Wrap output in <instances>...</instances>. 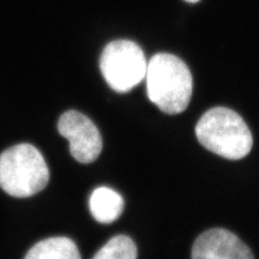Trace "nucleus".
I'll return each instance as SVG.
<instances>
[{
    "instance_id": "nucleus-3",
    "label": "nucleus",
    "mask_w": 259,
    "mask_h": 259,
    "mask_svg": "<svg viewBox=\"0 0 259 259\" xmlns=\"http://www.w3.org/2000/svg\"><path fill=\"white\" fill-rule=\"evenodd\" d=\"M47 162L35 146L19 144L0 155V187L15 198H28L46 188Z\"/></svg>"
},
{
    "instance_id": "nucleus-5",
    "label": "nucleus",
    "mask_w": 259,
    "mask_h": 259,
    "mask_svg": "<svg viewBox=\"0 0 259 259\" xmlns=\"http://www.w3.org/2000/svg\"><path fill=\"white\" fill-rule=\"evenodd\" d=\"M58 128L60 134L69 142L71 156L80 163H92L101 155L102 135L83 113L76 110L64 112L59 120Z\"/></svg>"
},
{
    "instance_id": "nucleus-7",
    "label": "nucleus",
    "mask_w": 259,
    "mask_h": 259,
    "mask_svg": "<svg viewBox=\"0 0 259 259\" xmlns=\"http://www.w3.org/2000/svg\"><path fill=\"white\" fill-rule=\"evenodd\" d=\"M89 205L96 222L111 224L122 214L124 202L116 190L108 187H100L92 192Z\"/></svg>"
},
{
    "instance_id": "nucleus-8",
    "label": "nucleus",
    "mask_w": 259,
    "mask_h": 259,
    "mask_svg": "<svg viewBox=\"0 0 259 259\" xmlns=\"http://www.w3.org/2000/svg\"><path fill=\"white\" fill-rule=\"evenodd\" d=\"M25 259H81L75 242L66 237H54L38 242Z\"/></svg>"
},
{
    "instance_id": "nucleus-10",
    "label": "nucleus",
    "mask_w": 259,
    "mask_h": 259,
    "mask_svg": "<svg viewBox=\"0 0 259 259\" xmlns=\"http://www.w3.org/2000/svg\"><path fill=\"white\" fill-rule=\"evenodd\" d=\"M185 2H187V3H190V4H196V3L200 2V0H185Z\"/></svg>"
},
{
    "instance_id": "nucleus-9",
    "label": "nucleus",
    "mask_w": 259,
    "mask_h": 259,
    "mask_svg": "<svg viewBox=\"0 0 259 259\" xmlns=\"http://www.w3.org/2000/svg\"><path fill=\"white\" fill-rule=\"evenodd\" d=\"M92 259H137V248L131 238L116 236L110 239Z\"/></svg>"
},
{
    "instance_id": "nucleus-6",
    "label": "nucleus",
    "mask_w": 259,
    "mask_h": 259,
    "mask_svg": "<svg viewBox=\"0 0 259 259\" xmlns=\"http://www.w3.org/2000/svg\"><path fill=\"white\" fill-rule=\"evenodd\" d=\"M192 259H254L253 253L234 233L210 229L197 238L192 246Z\"/></svg>"
},
{
    "instance_id": "nucleus-2",
    "label": "nucleus",
    "mask_w": 259,
    "mask_h": 259,
    "mask_svg": "<svg viewBox=\"0 0 259 259\" xmlns=\"http://www.w3.org/2000/svg\"><path fill=\"white\" fill-rule=\"evenodd\" d=\"M196 135L207 150L229 160L246 157L253 147V136L245 121L226 107L207 110L198 121Z\"/></svg>"
},
{
    "instance_id": "nucleus-4",
    "label": "nucleus",
    "mask_w": 259,
    "mask_h": 259,
    "mask_svg": "<svg viewBox=\"0 0 259 259\" xmlns=\"http://www.w3.org/2000/svg\"><path fill=\"white\" fill-rule=\"evenodd\" d=\"M147 64L140 46L130 40H116L105 47L100 68L112 90L124 93L145 79Z\"/></svg>"
},
{
    "instance_id": "nucleus-1",
    "label": "nucleus",
    "mask_w": 259,
    "mask_h": 259,
    "mask_svg": "<svg viewBox=\"0 0 259 259\" xmlns=\"http://www.w3.org/2000/svg\"><path fill=\"white\" fill-rule=\"evenodd\" d=\"M147 95L168 115L183 112L191 100L192 76L187 65L169 53L153 55L146 70Z\"/></svg>"
}]
</instances>
